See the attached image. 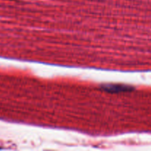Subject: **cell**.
<instances>
[{
    "label": "cell",
    "mask_w": 151,
    "mask_h": 151,
    "mask_svg": "<svg viewBox=\"0 0 151 151\" xmlns=\"http://www.w3.org/2000/svg\"><path fill=\"white\" fill-rule=\"evenodd\" d=\"M103 91L109 93H121L131 91L134 89L131 86L123 85V84H105L101 86Z\"/></svg>",
    "instance_id": "obj_1"
}]
</instances>
